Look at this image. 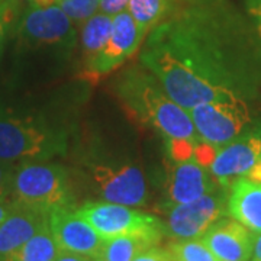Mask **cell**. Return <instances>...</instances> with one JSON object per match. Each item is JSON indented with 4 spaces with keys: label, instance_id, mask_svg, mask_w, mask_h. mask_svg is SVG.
Instances as JSON below:
<instances>
[{
    "label": "cell",
    "instance_id": "15",
    "mask_svg": "<svg viewBox=\"0 0 261 261\" xmlns=\"http://www.w3.org/2000/svg\"><path fill=\"white\" fill-rule=\"evenodd\" d=\"M45 225H48V214L15 203L13 211L0 224V261L18 251Z\"/></svg>",
    "mask_w": 261,
    "mask_h": 261
},
{
    "label": "cell",
    "instance_id": "30",
    "mask_svg": "<svg viewBox=\"0 0 261 261\" xmlns=\"http://www.w3.org/2000/svg\"><path fill=\"white\" fill-rule=\"evenodd\" d=\"M252 258L261 261V233H255L254 238V250H252Z\"/></svg>",
    "mask_w": 261,
    "mask_h": 261
},
{
    "label": "cell",
    "instance_id": "17",
    "mask_svg": "<svg viewBox=\"0 0 261 261\" xmlns=\"http://www.w3.org/2000/svg\"><path fill=\"white\" fill-rule=\"evenodd\" d=\"M112 20L113 16L99 10L82 23L80 42L83 49L84 65L89 64L108 42L112 32Z\"/></svg>",
    "mask_w": 261,
    "mask_h": 261
},
{
    "label": "cell",
    "instance_id": "13",
    "mask_svg": "<svg viewBox=\"0 0 261 261\" xmlns=\"http://www.w3.org/2000/svg\"><path fill=\"white\" fill-rule=\"evenodd\" d=\"M218 185L219 183L212 177L209 168L200 164L195 157L181 161L173 160L167 171V200L164 207L196 200L214 190Z\"/></svg>",
    "mask_w": 261,
    "mask_h": 261
},
{
    "label": "cell",
    "instance_id": "29",
    "mask_svg": "<svg viewBox=\"0 0 261 261\" xmlns=\"http://www.w3.org/2000/svg\"><path fill=\"white\" fill-rule=\"evenodd\" d=\"M15 207V202L13 200H8V199H0V224L9 216V214Z\"/></svg>",
    "mask_w": 261,
    "mask_h": 261
},
{
    "label": "cell",
    "instance_id": "11",
    "mask_svg": "<svg viewBox=\"0 0 261 261\" xmlns=\"http://www.w3.org/2000/svg\"><path fill=\"white\" fill-rule=\"evenodd\" d=\"M48 225L60 251L100 257L105 238L79 214L74 206H61L48 214Z\"/></svg>",
    "mask_w": 261,
    "mask_h": 261
},
{
    "label": "cell",
    "instance_id": "7",
    "mask_svg": "<svg viewBox=\"0 0 261 261\" xmlns=\"http://www.w3.org/2000/svg\"><path fill=\"white\" fill-rule=\"evenodd\" d=\"M189 115L200 141L216 148L240 137L251 123L248 102L241 97L200 103Z\"/></svg>",
    "mask_w": 261,
    "mask_h": 261
},
{
    "label": "cell",
    "instance_id": "19",
    "mask_svg": "<svg viewBox=\"0 0 261 261\" xmlns=\"http://www.w3.org/2000/svg\"><path fill=\"white\" fill-rule=\"evenodd\" d=\"M58 252L60 248L51 233L49 225H45L5 261H54Z\"/></svg>",
    "mask_w": 261,
    "mask_h": 261
},
{
    "label": "cell",
    "instance_id": "22",
    "mask_svg": "<svg viewBox=\"0 0 261 261\" xmlns=\"http://www.w3.org/2000/svg\"><path fill=\"white\" fill-rule=\"evenodd\" d=\"M58 6L75 25H82L84 20L99 12L100 0H58Z\"/></svg>",
    "mask_w": 261,
    "mask_h": 261
},
{
    "label": "cell",
    "instance_id": "8",
    "mask_svg": "<svg viewBox=\"0 0 261 261\" xmlns=\"http://www.w3.org/2000/svg\"><path fill=\"white\" fill-rule=\"evenodd\" d=\"M226 202L228 189L218 185L196 200L164 207V235L174 240L200 238L218 219L228 215Z\"/></svg>",
    "mask_w": 261,
    "mask_h": 261
},
{
    "label": "cell",
    "instance_id": "3",
    "mask_svg": "<svg viewBox=\"0 0 261 261\" xmlns=\"http://www.w3.org/2000/svg\"><path fill=\"white\" fill-rule=\"evenodd\" d=\"M67 134L34 118L0 113V160L48 161L67 152Z\"/></svg>",
    "mask_w": 261,
    "mask_h": 261
},
{
    "label": "cell",
    "instance_id": "27",
    "mask_svg": "<svg viewBox=\"0 0 261 261\" xmlns=\"http://www.w3.org/2000/svg\"><path fill=\"white\" fill-rule=\"evenodd\" d=\"M247 9L251 18L255 20L258 37L261 38V0H247Z\"/></svg>",
    "mask_w": 261,
    "mask_h": 261
},
{
    "label": "cell",
    "instance_id": "26",
    "mask_svg": "<svg viewBox=\"0 0 261 261\" xmlns=\"http://www.w3.org/2000/svg\"><path fill=\"white\" fill-rule=\"evenodd\" d=\"M128 5H129V0H100L99 10L106 15L115 16L128 9Z\"/></svg>",
    "mask_w": 261,
    "mask_h": 261
},
{
    "label": "cell",
    "instance_id": "21",
    "mask_svg": "<svg viewBox=\"0 0 261 261\" xmlns=\"http://www.w3.org/2000/svg\"><path fill=\"white\" fill-rule=\"evenodd\" d=\"M167 250L174 261H218L202 238L177 240L168 244Z\"/></svg>",
    "mask_w": 261,
    "mask_h": 261
},
{
    "label": "cell",
    "instance_id": "24",
    "mask_svg": "<svg viewBox=\"0 0 261 261\" xmlns=\"http://www.w3.org/2000/svg\"><path fill=\"white\" fill-rule=\"evenodd\" d=\"M16 8H18V3L15 0H2L0 2V51L3 47V42H5L6 29L16 13Z\"/></svg>",
    "mask_w": 261,
    "mask_h": 261
},
{
    "label": "cell",
    "instance_id": "25",
    "mask_svg": "<svg viewBox=\"0 0 261 261\" xmlns=\"http://www.w3.org/2000/svg\"><path fill=\"white\" fill-rule=\"evenodd\" d=\"M132 261H174L173 255L167 248H160L159 245H154L148 250L142 251Z\"/></svg>",
    "mask_w": 261,
    "mask_h": 261
},
{
    "label": "cell",
    "instance_id": "32",
    "mask_svg": "<svg viewBox=\"0 0 261 261\" xmlns=\"http://www.w3.org/2000/svg\"><path fill=\"white\" fill-rule=\"evenodd\" d=\"M90 261H106V260H103L102 257H94V258H92Z\"/></svg>",
    "mask_w": 261,
    "mask_h": 261
},
{
    "label": "cell",
    "instance_id": "16",
    "mask_svg": "<svg viewBox=\"0 0 261 261\" xmlns=\"http://www.w3.org/2000/svg\"><path fill=\"white\" fill-rule=\"evenodd\" d=\"M228 216L251 232L261 233V183L241 177L228 189Z\"/></svg>",
    "mask_w": 261,
    "mask_h": 261
},
{
    "label": "cell",
    "instance_id": "35",
    "mask_svg": "<svg viewBox=\"0 0 261 261\" xmlns=\"http://www.w3.org/2000/svg\"><path fill=\"white\" fill-rule=\"evenodd\" d=\"M0 2H2V0H0Z\"/></svg>",
    "mask_w": 261,
    "mask_h": 261
},
{
    "label": "cell",
    "instance_id": "28",
    "mask_svg": "<svg viewBox=\"0 0 261 261\" xmlns=\"http://www.w3.org/2000/svg\"><path fill=\"white\" fill-rule=\"evenodd\" d=\"M90 260H92V258H90V257H86V255H80V254H74V252L60 251L54 261H90Z\"/></svg>",
    "mask_w": 261,
    "mask_h": 261
},
{
    "label": "cell",
    "instance_id": "20",
    "mask_svg": "<svg viewBox=\"0 0 261 261\" xmlns=\"http://www.w3.org/2000/svg\"><path fill=\"white\" fill-rule=\"evenodd\" d=\"M171 0H129L128 12L137 23L149 32L167 15Z\"/></svg>",
    "mask_w": 261,
    "mask_h": 261
},
{
    "label": "cell",
    "instance_id": "10",
    "mask_svg": "<svg viewBox=\"0 0 261 261\" xmlns=\"http://www.w3.org/2000/svg\"><path fill=\"white\" fill-rule=\"evenodd\" d=\"M74 22L58 3L47 8L29 6L19 23V32L29 44L42 47L71 48L75 44Z\"/></svg>",
    "mask_w": 261,
    "mask_h": 261
},
{
    "label": "cell",
    "instance_id": "33",
    "mask_svg": "<svg viewBox=\"0 0 261 261\" xmlns=\"http://www.w3.org/2000/svg\"><path fill=\"white\" fill-rule=\"evenodd\" d=\"M15 2H16V3H19V2H29V3H31V0H15Z\"/></svg>",
    "mask_w": 261,
    "mask_h": 261
},
{
    "label": "cell",
    "instance_id": "5",
    "mask_svg": "<svg viewBox=\"0 0 261 261\" xmlns=\"http://www.w3.org/2000/svg\"><path fill=\"white\" fill-rule=\"evenodd\" d=\"M86 176L97 196L112 203L138 207L148 202V187L141 168L128 161H92L84 166Z\"/></svg>",
    "mask_w": 261,
    "mask_h": 261
},
{
    "label": "cell",
    "instance_id": "18",
    "mask_svg": "<svg viewBox=\"0 0 261 261\" xmlns=\"http://www.w3.org/2000/svg\"><path fill=\"white\" fill-rule=\"evenodd\" d=\"M159 244V240L145 235H118L105 240L100 257L106 261H132L142 251Z\"/></svg>",
    "mask_w": 261,
    "mask_h": 261
},
{
    "label": "cell",
    "instance_id": "1",
    "mask_svg": "<svg viewBox=\"0 0 261 261\" xmlns=\"http://www.w3.org/2000/svg\"><path fill=\"white\" fill-rule=\"evenodd\" d=\"M140 64L186 111L200 103L254 99L261 51L226 0H171L141 47Z\"/></svg>",
    "mask_w": 261,
    "mask_h": 261
},
{
    "label": "cell",
    "instance_id": "14",
    "mask_svg": "<svg viewBox=\"0 0 261 261\" xmlns=\"http://www.w3.org/2000/svg\"><path fill=\"white\" fill-rule=\"evenodd\" d=\"M200 238L218 261H251L255 233L228 215L218 219Z\"/></svg>",
    "mask_w": 261,
    "mask_h": 261
},
{
    "label": "cell",
    "instance_id": "9",
    "mask_svg": "<svg viewBox=\"0 0 261 261\" xmlns=\"http://www.w3.org/2000/svg\"><path fill=\"white\" fill-rule=\"evenodd\" d=\"M147 35L148 32L137 23L128 10L115 15L111 37L97 56L84 65V79L87 82H97L103 75L119 68L126 60L138 53Z\"/></svg>",
    "mask_w": 261,
    "mask_h": 261
},
{
    "label": "cell",
    "instance_id": "34",
    "mask_svg": "<svg viewBox=\"0 0 261 261\" xmlns=\"http://www.w3.org/2000/svg\"><path fill=\"white\" fill-rule=\"evenodd\" d=\"M252 261H258V260H252Z\"/></svg>",
    "mask_w": 261,
    "mask_h": 261
},
{
    "label": "cell",
    "instance_id": "31",
    "mask_svg": "<svg viewBox=\"0 0 261 261\" xmlns=\"http://www.w3.org/2000/svg\"><path fill=\"white\" fill-rule=\"evenodd\" d=\"M58 0H31V6H37V8H47V6H53L57 5Z\"/></svg>",
    "mask_w": 261,
    "mask_h": 261
},
{
    "label": "cell",
    "instance_id": "4",
    "mask_svg": "<svg viewBox=\"0 0 261 261\" xmlns=\"http://www.w3.org/2000/svg\"><path fill=\"white\" fill-rule=\"evenodd\" d=\"M12 200L45 214L61 206H73L74 199L67 170L48 161L20 163L13 176Z\"/></svg>",
    "mask_w": 261,
    "mask_h": 261
},
{
    "label": "cell",
    "instance_id": "12",
    "mask_svg": "<svg viewBox=\"0 0 261 261\" xmlns=\"http://www.w3.org/2000/svg\"><path fill=\"white\" fill-rule=\"evenodd\" d=\"M261 160V128L243 132L231 142L219 147L209 166L212 177L225 189L235 180L247 177Z\"/></svg>",
    "mask_w": 261,
    "mask_h": 261
},
{
    "label": "cell",
    "instance_id": "2",
    "mask_svg": "<svg viewBox=\"0 0 261 261\" xmlns=\"http://www.w3.org/2000/svg\"><path fill=\"white\" fill-rule=\"evenodd\" d=\"M115 90L132 116L159 130L166 140L200 141L189 111L168 96L157 77L144 65H134L123 71Z\"/></svg>",
    "mask_w": 261,
    "mask_h": 261
},
{
    "label": "cell",
    "instance_id": "23",
    "mask_svg": "<svg viewBox=\"0 0 261 261\" xmlns=\"http://www.w3.org/2000/svg\"><path fill=\"white\" fill-rule=\"evenodd\" d=\"M16 166L18 164L0 160V199L12 200V186Z\"/></svg>",
    "mask_w": 261,
    "mask_h": 261
},
{
    "label": "cell",
    "instance_id": "6",
    "mask_svg": "<svg viewBox=\"0 0 261 261\" xmlns=\"http://www.w3.org/2000/svg\"><path fill=\"white\" fill-rule=\"evenodd\" d=\"M77 211L105 240L118 235H145L161 241L166 237L160 218L134 206L100 200L86 202Z\"/></svg>",
    "mask_w": 261,
    "mask_h": 261
}]
</instances>
